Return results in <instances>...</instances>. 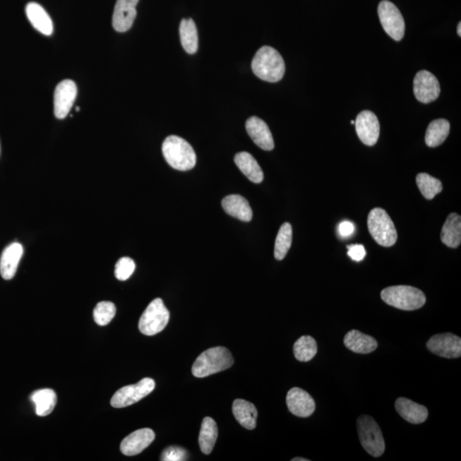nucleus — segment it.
<instances>
[{"mask_svg":"<svg viewBox=\"0 0 461 461\" xmlns=\"http://www.w3.org/2000/svg\"><path fill=\"white\" fill-rule=\"evenodd\" d=\"M292 460V461H309V460L304 459V458H299V457H297V458H294Z\"/></svg>","mask_w":461,"mask_h":461,"instance_id":"nucleus-38","label":"nucleus"},{"mask_svg":"<svg viewBox=\"0 0 461 461\" xmlns=\"http://www.w3.org/2000/svg\"><path fill=\"white\" fill-rule=\"evenodd\" d=\"M395 407L402 418L415 425L425 422L429 414L425 406L419 405L407 398H398L395 401Z\"/></svg>","mask_w":461,"mask_h":461,"instance_id":"nucleus-19","label":"nucleus"},{"mask_svg":"<svg viewBox=\"0 0 461 461\" xmlns=\"http://www.w3.org/2000/svg\"><path fill=\"white\" fill-rule=\"evenodd\" d=\"M381 299L385 304L406 311L419 309L426 303L425 294L419 289L409 285L387 287L383 289Z\"/></svg>","mask_w":461,"mask_h":461,"instance_id":"nucleus-4","label":"nucleus"},{"mask_svg":"<svg viewBox=\"0 0 461 461\" xmlns=\"http://www.w3.org/2000/svg\"><path fill=\"white\" fill-rule=\"evenodd\" d=\"M26 14L32 27L42 35L50 36L53 32V23L46 10L39 4L31 2L26 6Z\"/></svg>","mask_w":461,"mask_h":461,"instance_id":"nucleus-22","label":"nucleus"},{"mask_svg":"<svg viewBox=\"0 0 461 461\" xmlns=\"http://www.w3.org/2000/svg\"><path fill=\"white\" fill-rule=\"evenodd\" d=\"M317 350L316 341L310 336L301 337L293 347L294 356L297 360L303 362L311 361L316 356Z\"/></svg>","mask_w":461,"mask_h":461,"instance_id":"nucleus-30","label":"nucleus"},{"mask_svg":"<svg viewBox=\"0 0 461 461\" xmlns=\"http://www.w3.org/2000/svg\"><path fill=\"white\" fill-rule=\"evenodd\" d=\"M170 313L161 299H154L148 305L138 322V329L146 336L161 333L168 325Z\"/></svg>","mask_w":461,"mask_h":461,"instance_id":"nucleus-7","label":"nucleus"},{"mask_svg":"<svg viewBox=\"0 0 461 461\" xmlns=\"http://www.w3.org/2000/svg\"><path fill=\"white\" fill-rule=\"evenodd\" d=\"M414 92L416 99L423 104H429L438 100L441 92L438 78L427 71L418 72L414 80Z\"/></svg>","mask_w":461,"mask_h":461,"instance_id":"nucleus-10","label":"nucleus"},{"mask_svg":"<svg viewBox=\"0 0 461 461\" xmlns=\"http://www.w3.org/2000/svg\"><path fill=\"white\" fill-rule=\"evenodd\" d=\"M441 240L450 248H458L461 243V217L456 213L448 216L441 232Z\"/></svg>","mask_w":461,"mask_h":461,"instance_id":"nucleus-25","label":"nucleus"},{"mask_svg":"<svg viewBox=\"0 0 461 461\" xmlns=\"http://www.w3.org/2000/svg\"><path fill=\"white\" fill-rule=\"evenodd\" d=\"M232 413L240 425L247 430L255 429L258 416L254 404L246 400L237 399L232 404Z\"/></svg>","mask_w":461,"mask_h":461,"instance_id":"nucleus-23","label":"nucleus"},{"mask_svg":"<svg viewBox=\"0 0 461 461\" xmlns=\"http://www.w3.org/2000/svg\"><path fill=\"white\" fill-rule=\"evenodd\" d=\"M222 205L226 213L230 215L232 217L246 222H251L252 220L253 212L250 203L242 196H227L222 200Z\"/></svg>","mask_w":461,"mask_h":461,"instance_id":"nucleus-20","label":"nucleus"},{"mask_svg":"<svg viewBox=\"0 0 461 461\" xmlns=\"http://www.w3.org/2000/svg\"><path fill=\"white\" fill-rule=\"evenodd\" d=\"M23 255V248L19 243L11 244L4 250L0 258V275L4 280L13 279Z\"/></svg>","mask_w":461,"mask_h":461,"instance_id":"nucleus-18","label":"nucleus"},{"mask_svg":"<svg viewBox=\"0 0 461 461\" xmlns=\"http://www.w3.org/2000/svg\"><path fill=\"white\" fill-rule=\"evenodd\" d=\"M251 68L258 78L268 83H278L285 72L282 56L271 47H263L257 51Z\"/></svg>","mask_w":461,"mask_h":461,"instance_id":"nucleus-1","label":"nucleus"},{"mask_svg":"<svg viewBox=\"0 0 461 461\" xmlns=\"http://www.w3.org/2000/svg\"><path fill=\"white\" fill-rule=\"evenodd\" d=\"M370 234L379 246H393L397 241V232L394 222L385 210L376 208L371 210L367 218Z\"/></svg>","mask_w":461,"mask_h":461,"instance_id":"nucleus-5","label":"nucleus"},{"mask_svg":"<svg viewBox=\"0 0 461 461\" xmlns=\"http://www.w3.org/2000/svg\"><path fill=\"white\" fill-rule=\"evenodd\" d=\"M354 121L358 137L363 144L369 146L376 145L381 134V125L376 115L369 110H364L359 114Z\"/></svg>","mask_w":461,"mask_h":461,"instance_id":"nucleus-13","label":"nucleus"},{"mask_svg":"<svg viewBox=\"0 0 461 461\" xmlns=\"http://www.w3.org/2000/svg\"><path fill=\"white\" fill-rule=\"evenodd\" d=\"M379 20L385 31L397 42L405 35V22L398 8L388 0H383L378 8Z\"/></svg>","mask_w":461,"mask_h":461,"instance_id":"nucleus-9","label":"nucleus"},{"mask_svg":"<svg viewBox=\"0 0 461 461\" xmlns=\"http://www.w3.org/2000/svg\"><path fill=\"white\" fill-rule=\"evenodd\" d=\"M246 131L255 144L264 150L275 148V142L270 129L266 122L256 116L249 118L246 121Z\"/></svg>","mask_w":461,"mask_h":461,"instance_id":"nucleus-17","label":"nucleus"},{"mask_svg":"<svg viewBox=\"0 0 461 461\" xmlns=\"http://www.w3.org/2000/svg\"><path fill=\"white\" fill-rule=\"evenodd\" d=\"M292 243V227L291 224L285 222L280 227L277 235L275 256L278 261L283 260L287 256Z\"/></svg>","mask_w":461,"mask_h":461,"instance_id":"nucleus-32","label":"nucleus"},{"mask_svg":"<svg viewBox=\"0 0 461 461\" xmlns=\"http://www.w3.org/2000/svg\"><path fill=\"white\" fill-rule=\"evenodd\" d=\"M155 387L156 383L152 378H143L136 385L125 386L118 390L113 395L110 404L116 409L131 406L152 393Z\"/></svg>","mask_w":461,"mask_h":461,"instance_id":"nucleus-8","label":"nucleus"},{"mask_svg":"<svg viewBox=\"0 0 461 461\" xmlns=\"http://www.w3.org/2000/svg\"><path fill=\"white\" fill-rule=\"evenodd\" d=\"M354 124H356V121H354V120H352V124L354 125Z\"/></svg>","mask_w":461,"mask_h":461,"instance_id":"nucleus-40","label":"nucleus"},{"mask_svg":"<svg viewBox=\"0 0 461 461\" xmlns=\"http://www.w3.org/2000/svg\"><path fill=\"white\" fill-rule=\"evenodd\" d=\"M416 183L424 198L431 200L443 191V184L438 179L426 173H420L416 176Z\"/></svg>","mask_w":461,"mask_h":461,"instance_id":"nucleus-31","label":"nucleus"},{"mask_svg":"<svg viewBox=\"0 0 461 461\" xmlns=\"http://www.w3.org/2000/svg\"><path fill=\"white\" fill-rule=\"evenodd\" d=\"M31 401L35 405L36 414L44 417L52 413L56 404V395L51 389H42L31 395Z\"/></svg>","mask_w":461,"mask_h":461,"instance_id":"nucleus-26","label":"nucleus"},{"mask_svg":"<svg viewBox=\"0 0 461 461\" xmlns=\"http://www.w3.org/2000/svg\"><path fill=\"white\" fill-rule=\"evenodd\" d=\"M136 265L129 257H122L116 265L115 275L117 280L125 281L132 276Z\"/></svg>","mask_w":461,"mask_h":461,"instance_id":"nucleus-34","label":"nucleus"},{"mask_svg":"<svg viewBox=\"0 0 461 461\" xmlns=\"http://www.w3.org/2000/svg\"><path fill=\"white\" fill-rule=\"evenodd\" d=\"M427 348L440 357L459 358L461 356V340L452 333L436 334L428 341Z\"/></svg>","mask_w":461,"mask_h":461,"instance_id":"nucleus-11","label":"nucleus"},{"mask_svg":"<svg viewBox=\"0 0 461 461\" xmlns=\"http://www.w3.org/2000/svg\"><path fill=\"white\" fill-rule=\"evenodd\" d=\"M348 248V255L350 258L356 262H361L366 256V250L364 246L361 244H352V246H347Z\"/></svg>","mask_w":461,"mask_h":461,"instance_id":"nucleus-36","label":"nucleus"},{"mask_svg":"<svg viewBox=\"0 0 461 461\" xmlns=\"http://www.w3.org/2000/svg\"><path fill=\"white\" fill-rule=\"evenodd\" d=\"M162 150L166 162L174 169L188 171L193 169L197 162L193 146L181 137L171 136L167 138Z\"/></svg>","mask_w":461,"mask_h":461,"instance_id":"nucleus-2","label":"nucleus"},{"mask_svg":"<svg viewBox=\"0 0 461 461\" xmlns=\"http://www.w3.org/2000/svg\"><path fill=\"white\" fill-rule=\"evenodd\" d=\"M338 231H340V234L342 237L347 238V237L352 236L354 234V226L353 225V223L348 222V220H345V222H342L340 224V227H338Z\"/></svg>","mask_w":461,"mask_h":461,"instance_id":"nucleus-37","label":"nucleus"},{"mask_svg":"<svg viewBox=\"0 0 461 461\" xmlns=\"http://www.w3.org/2000/svg\"><path fill=\"white\" fill-rule=\"evenodd\" d=\"M154 439L155 433L152 429L145 428L136 431L122 441L121 451L126 456L137 455L149 447Z\"/></svg>","mask_w":461,"mask_h":461,"instance_id":"nucleus-16","label":"nucleus"},{"mask_svg":"<svg viewBox=\"0 0 461 461\" xmlns=\"http://www.w3.org/2000/svg\"><path fill=\"white\" fill-rule=\"evenodd\" d=\"M138 2L140 0H116L112 16L114 30L124 32L132 28L136 21Z\"/></svg>","mask_w":461,"mask_h":461,"instance_id":"nucleus-14","label":"nucleus"},{"mask_svg":"<svg viewBox=\"0 0 461 461\" xmlns=\"http://www.w3.org/2000/svg\"><path fill=\"white\" fill-rule=\"evenodd\" d=\"M179 36L184 49L189 54H194L198 50V35L197 26L193 19H183L179 25Z\"/></svg>","mask_w":461,"mask_h":461,"instance_id":"nucleus-29","label":"nucleus"},{"mask_svg":"<svg viewBox=\"0 0 461 461\" xmlns=\"http://www.w3.org/2000/svg\"><path fill=\"white\" fill-rule=\"evenodd\" d=\"M359 439L361 446L373 457H381L385 450V443L381 427L369 415H361L357 419Z\"/></svg>","mask_w":461,"mask_h":461,"instance_id":"nucleus-6","label":"nucleus"},{"mask_svg":"<svg viewBox=\"0 0 461 461\" xmlns=\"http://www.w3.org/2000/svg\"><path fill=\"white\" fill-rule=\"evenodd\" d=\"M234 363L229 350L225 347H215L200 354L191 372L195 377L205 378L230 369Z\"/></svg>","mask_w":461,"mask_h":461,"instance_id":"nucleus-3","label":"nucleus"},{"mask_svg":"<svg viewBox=\"0 0 461 461\" xmlns=\"http://www.w3.org/2000/svg\"><path fill=\"white\" fill-rule=\"evenodd\" d=\"M77 87L71 80H64L56 85L54 92V114L58 119H64L75 103Z\"/></svg>","mask_w":461,"mask_h":461,"instance_id":"nucleus-12","label":"nucleus"},{"mask_svg":"<svg viewBox=\"0 0 461 461\" xmlns=\"http://www.w3.org/2000/svg\"><path fill=\"white\" fill-rule=\"evenodd\" d=\"M116 313V306L112 301H100L93 311V318L97 325L104 326L113 320Z\"/></svg>","mask_w":461,"mask_h":461,"instance_id":"nucleus-33","label":"nucleus"},{"mask_svg":"<svg viewBox=\"0 0 461 461\" xmlns=\"http://www.w3.org/2000/svg\"><path fill=\"white\" fill-rule=\"evenodd\" d=\"M187 458L188 455L186 450L176 446L167 448L161 456L162 461H183L186 460Z\"/></svg>","mask_w":461,"mask_h":461,"instance_id":"nucleus-35","label":"nucleus"},{"mask_svg":"<svg viewBox=\"0 0 461 461\" xmlns=\"http://www.w3.org/2000/svg\"><path fill=\"white\" fill-rule=\"evenodd\" d=\"M287 403L289 412L297 417H309L316 410L315 400L307 391L297 387L289 390Z\"/></svg>","mask_w":461,"mask_h":461,"instance_id":"nucleus-15","label":"nucleus"},{"mask_svg":"<svg viewBox=\"0 0 461 461\" xmlns=\"http://www.w3.org/2000/svg\"><path fill=\"white\" fill-rule=\"evenodd\" d=\"M457 32H458L459 36H461V23H459L458 28H457Z\"/></svg>","mask_w":461,"mask_h":461,"instance_id":"nucleus-39","label":"nucleus"},{"mask_svg":"<svg viewBox=\"0 0 461 461\" xmlns=\"http://www.w3.org/2000/svg\"><path fill=\"white\" fill-rule=\"evenodd\" d=\"M217 438L218 428L215 420L210 417L203 419L198 438L199 446L203 454H211Z\"/></svg>","mask_w":461,"mask_h":461,"instance_id":"nucleus-27","label":"nucleus"},{"mask_svg":"<svg viewBox=\"0 0 461 461\" xmlns=\"http://www.w3.org/2000/svg\"><path fill=\"white\" fill-rule=\"evenodd\" d=\"M450 124L446 119H438L431 122L426 133V144L434 148L443 144L450 134Z\"/></svg>","mask_w":461,"mask_h":461,"instance_id":"nucleus-28","label":"nucleus"},{"mask_svg":"<svg viewBox=\"0 0 461 461\" xmlns=\"http://www.w3.org/2000/svg\"><path fill=\"white\" fill-rule=\"evenodd\" d=\"M344 341L347 349L357 354H370L378 348V342L375 338L357 330L347 333Z\"/></svg>","mask_w":461,"mask_h":461,"instance_id":"nucleus-21","label":"nucleus"},{"mask_svg":"<svg viewBox=\"0 0 461 461\" xmlns=\"http://www.w3.org/2000/svg\"><path fill=\"white\" fill-rule=\"evenodd\" d=\"M234 162L240 171L251 182L259 184L263 181L264 174L263 170L251 154L239 152L236 155Z\"/></svg>","mask_w":461,"mask_h":461,"instance_id":"nucleus-24","label":"nucleus"}]
</instances>
